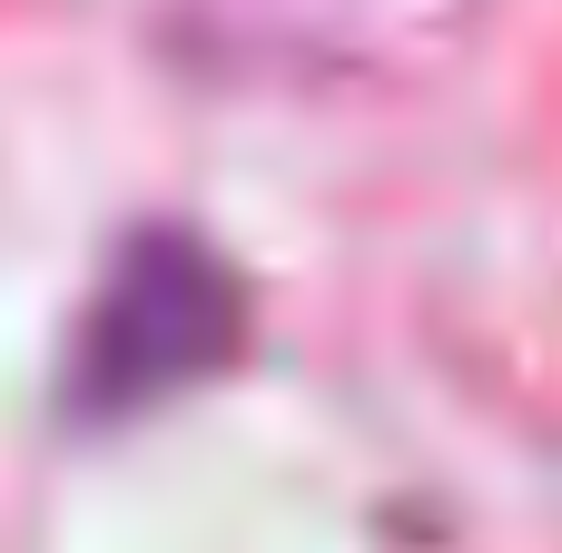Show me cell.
I'll return each instance as SVG.
<instances>
[{"label": "cell", "mask_w": 562, "mask_h": 553, "mask_svg": "<svg viewBox=\"0 0 562 553\" xmlns=\"http://www.w3.org/2000/svg\"><path fill=\"white\" fill-rule=\"evenodd\" d=\"M227 327H237V297H227V277L207 267V257H188V247H138L128 267H119V287L99 297V317H89V366H79V386L89 396H109V406H138L148 386H158V336H168V356L198 376L217 346H227Z\"/></svg>", "instance_id": "obj_1"}]
</instances>
